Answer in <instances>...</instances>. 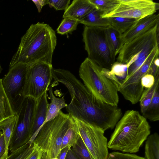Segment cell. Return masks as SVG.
<instances>
[{"instance_id":"13","label":"cell","mask_w":159,"mask_h":159,"mask_svg":"<svg viewBox=\"0 0 159 159\" xmlns=\"http://www.w3.org/2000/svg\"><path fill=\"white\" fill-rule=\"evenodd\" d=\"M119 4L112 11L102 18L121 17L139 21L154 14L158 4L152 0H118Z\"/></svg>"},{"instance_id":"30","label":"cell","mask_w":159,"mask_h":159,"mask_svg":"<svg viewBox=\"0 0 159 159\" xmlns=\"http://www.w3.org/2000/svg\"><path fill=\"white\" fill-rule=\"evenodd\" d=\"M79 23L78 20L69 17L64 18L57 29V33L62 35L71 33L76 30Z\"/></svg>"},{"instance_id":"16","label":"cell","mask_w":159,"mask_h":159,"mask_svg":"<svg viewBox=\"0 0 159 159\" xmlns=\"http://www.w3.org/2000/svg\"><path fill=\"white\" fill-rule=\"evenodd\" d=\"M95 8L89 0H74L65 10L63 17L79 20Z\"/></svg>"},{"instance_id":"24","label":"cell","mask_w":159,"mask_h":159,"mask_svg":"<svg viewBox=\"0 0 159 159\" xmlns=\"http://www.w3.org/2000/svg\"><path fill=\"white\" fill-rule=\"evenodd\" d=\"M159 87L155 91L152 98L145 113L142 115L152 121L159 120Z\"/></svg>"},{"instance_id":"9","label":"cell","mask_w":159,"mask_h":159,"mask_svg":"<svg viewBox=\"0 0 159 159\" xmlns=\"http://www.w3.org/2000/svg\"><path fill=\"white\" fill-rule=\"evenodd\" d=\"M28 67L22 64L15 65L2 79L4 91L16 115L25 97L24 92Z\"/></svg>"},{"instance_id":"35","label":"cell","mask_w":159,"mask_h":159,"mask_svg":"<svg viewBox=\"0 0 159 159\" xmlns=\"http://www.w3.org/2000/svg\"><path fill=\"white\" fill-rule=\"evenodd\" d=\"M36 5L39 12H40L42 7L48 4V0H36L32 1Z\"/></svg>"},{"instance_id":"7","label":"cell","mask_w":159,"mask_h":159,"mask_svg":"<svg viewBox=\"0 0 159 159\" xmlns=\"http://www.w3.org/2000/svg\"><path fill=\"white\" fill-rule=\"evenodd\" d=\"M104 30L85 26L83 41L88 57L101 68L110 70L115 61L111 58L105 39Z\"/></svg>"},{"instance_id":"25","label":"cell","mask_w":159,"mask_h":159,"mask_svg":"<svg viewBox=\"0 0 159 159\" xmlns=\"http://www.w3.org/2000/svg\"><path fill=\"white\" fill-rule=\"evenodd\" d=\"M104 34L111 58L115 61L116 54L119 45L118 34L116 31L109 28L105 29Z\"/></svg>"},{"instance_id":"38","label":"cell","mask_w":159,"mask_h":159,"mask_svg":"<svg viewBox=\"0 0 159 159\" xmlns=\"http://www.w3.org/2000/svg\"><path fill=\"white\" fill-rule=\"evenodd\" d=\"M2 69V68L0 63V74L1 73Z\"/></svg>"},{"instance_id":"3","label":"cell","mask_w":159,"mask_h":159,"mask_svg":"<svg viewBox=\"0 0 159 159\" xmlns=\"http://www.w3.org/2000/svg\"><path fill=\"white\" fill-rule=\"evenodd\" d=\"M150 133L145 118L137 111L127 110L116 123L108 148L124 153H137Z\"/></svg>"},{"instance_id":"34","label":"cell","mask_w":159,"mask_h":159,"mask_svg":"<svg viewBox=\"0 0 159 159\" xmlns=\"http://www.w3.org/2000/svg\"><path fill=\"white\" fill-rule=\"evenodd\" d=\"M3 133L0 135V159H5L8 156Z\"/></svg>"},{"instance_id":"26","label":"cell","mask_w":159,"mask_h":159,"mask_svg":"<svg viewBox=\"0 0 159 159\" xmlns=\"http://www.w3.org/2000/svg\"><path fill=\"white\" fill-rule=\"evenodd\" d=\"M16 120V115L5 120L0 123V129L2 132L6 148L8 151Z\"/></svg>"},{"instance_id":"39","label":"cell","mask_w":159,"mask_h":159,"mask_svg":"<svg viewBox=\"0 0 159 159\" xmlns=\"http://www.w3.org/2000/svg\"><path fill=\"white\" fill-rule=\"evenodd\" d=\"M2 133V132L0 129V135Z\"/></svg>"},{"instance_id":"5","label":"cell","mask_w":159,"mask_h":159,"mask_svg":"<svg viewBox=\"0 0 159 159\" xmlns=\"http://www.w3.org/2000/svg\"><path fill=\"white\" fill-rule=\"evenodd\" d=\"M102 69L87 57L80 66L79 75L95 98L105 103L117 106L119 97L117 88L111 80L102 73Z\"/></svg>"},{"instance_id":"10","label":"cell","mask_w":159,"mask_h":159,"mask_svg":"<svg viewBox=\"0 0 159 159\" xmlns=\"http://www.w3.org/2000/svg\"><path fill=\"white\" fill-rule=\"evenodd\" d=\"M158 46L155 47L149 53L145 61L134 73L123 81L117 87L126 100L134 104L139 102L144 88L141 81L143 77L149 74L155 59L158 57Z\"/></svg>"},{"instance_id":"19","label":"cell","mask_w":159,"mask_h":159,"mask_svg":"<svg viewBox=\"0 0 159 159\" xmlns=\"http://www.w3.org/2000/svg\"><path fill=\"white\" fill-rule=\"evenodd\" d=\"M145 159H159V135L157 132L150 134L145 141Z\"/></svg>"},{"instance_id":"2","label":"cell","mask_w":159,"mask_h":159,"mask_svg":"<svg viewBox=\"0 0 159 159\" xmlns=\"http://www.w3.org/2000/svg\"><path fill=\"white\" fill-rule=\"evenodd\" d=\"M57 40L55 31L49 25L39 22L31 25L21 39L10 68L18 64L29 65L38 62L52 65Z\"/></svg>"},{"instance_id":"31","label":"cell","mask_w":159,"mask_h":159,"mask_svg":"<svg viewBox=\"0 0 159 159\" xmlns=\"http://www.w3.org/2000/svg\"><path fill=\"white\" fill-rule=\"evenodd\" d=\"M107 159H145L134 154L114 152L109 153Z\"/></svg>"},{"instance_id":"23","label":"cell","mask_w":159,"mask_h":159,"mask_svg":"<svg viewBox=\"0 0 159 159\" xmlns=\"http://www.w3.org/2000/svg\"><path fill=\"white\" fill-rule=\"evenodd\" d=\"M4 91L0 79V123L5 120L16 116Z\"/></svg>"},{"instance_id":"40","label":"cell","mask_w":159,"mask_h":159,"mask_svg":"<svg viewBox=\"0 0 159 159\" xmlns=\"http://www.w3.org/2000/svg\"><path fill=\"white\" fill-rule=\"evenodd\" d=\"M51 159H58L57 157H54L52 158Z\"/></svg>"},{"instance_id":"27","label":"cell","mask_w":159,"mask_h":159,"mask_svg":"<svg viewBox=\"0 0 159 159\" xmlns=\"http://www.w3.org/2000/svg\"><path fill=\"white\" fill-rule=\"evenodd\" d=\"M36 147L33 142L27 143L22 147L11 152L5 159H28Z\"/></svg>"},{"instance_id":"32","label":"cell","mask_w":159,"mask_h":159,"mask_svg":"<svg viewBox=\"0 0 159 159\" xmlns=\"http://www.w3.org/2000/svg\"><path fill=\"white\" fill-rule=\"evenodd\" d=\"M48 4L51 7L57 10H65L69 6L70 0H48Z\"/></svg>"},{"instance_id":"21","label":"cell","mask_w":159,"mask_h":159,"mask_svg":"<svg viewBox=\"0 0 159 159\" xmlns=\"http://www.w3.org/2000/svg\"><path fill=\"white\" fill-rule=\"evenodd\" d=\"M155 79L153 85L150 88L144 89L139 99V102L142 115L146 111L151 103L155 91L159 87V74L157 75Z\"/></svg>"},{"instance_id":"4","label":"cell","mask_w":159,"mask_h":159,"mask_svg":"<svg viewBox=\"0 0 159 159\" xmlns=\"http://www.w3.org/2000/svg\"><path fill=\"white\" fill-rule=\"evenodd\" d=\"M73 118L69 113L61 110L56 117L42 126L33 141L40 151V159L57 157L63 138Z\"/></svg>"},{"instance_id":"12","label":"cell","mask_w":159,"mask_h":159,"mask_svg":"<svg viewBox=\"0 0 159 159\" xmlns=\"http://www.w3.org/2000/svg\"><path fill=\"white\" fill-rule=\"evenodd\" d=\"M74 118L79 135L93 159H107L109 153L107 139L104 135L105 131L94 125Z\"/></svg>"},{"instance_id":"8","label":"cell","mask_w":159,"mask_h":159,"mask_svg":"<svg viewBox=\"0 0 159 159\" xmlns=\"http://www.w3.org/2000/svg\"><path fill=\"white\" fill-rule=\"evenodd\" d=\"M36 99L25 97L16 114V120L9 146L11 152L27 143L30 139Z\"/></svg>"},{"instance_id":"37","label":"cell","mask_w":159,"mask_h":159,"mask_svg":"<svg viewBox=\"0 0 159 159\" xmlns=\"http://www.w3.org/2000/svg\"><path fill=\"white\" fill-rule=\"evenodd\" d=\"M65 159H78L76 156L72 151L71 148L68 150L65 158Z\"/></svg>"},{"instance_id":"18","label":"cell","mask_w":159,"mask_h":159,"mask_svg":"<svg viewBox=\"0 0 159 159\" xmlns=\"http://www.w3.org/2000/svg\"><path fill=\"white\" fill-rule=\"evenodd\" d=\"M53 85H51L48 88V90L49 91L50 102L48 103L46 120L43 125L48 121L54 119L61 109L66 108L68 105L64 96L61 98H59L54 96L53 92Z\"/></svg>"},{"instance_id":"17","label":"cell","mask_w":159,"mask_h":159,"mask_svg":"<svg viewBox=\"0 0 159 159\" xmlns=\"http://www.w3.org/2000/svg\"><path fill=\"white\" fill-rule=\"evenodd\" d=\"M102 13L95 8L84 16L79 19V23L83 24L85 26L105 29L110 28L108 19L102 18Z\"/></svg>"},{"instance_id":"1","label":"cell","mask_w":159,"mask_h":159,"mask_svg":"<svg viewBox=\"0 0 159 159\" xmlns=\"http://www.w3.org/2000/svg\"><path fill=\"white\" fill-rule=\"evenodd\" d=\"M53 84L60 83L67 89L71 98L66 109L73 117L92 124L105 131L113 129L122 116L117 106L98 99L70 71L52 69Z\"/></svg>"},{"instance_id":"6","label":"cell","mask_w":159,"mask_h":159,"mask_svg":"<svg viewBox=\"0 0 159 159\" xmlns=\"http://www.w3.org/2000/svg\"><path fill=\"white\" fill-rule=\"evenodd\" d=\"M158 25L124 44L116 54L118 62L126 64L128 67L144 55L149 54L158 46Z\"/></svg>"},{"instance_id":"20","label":"cell","mask_w":159,"mask_h":159,"mask_svg":"<svg viewBox=\"0 0 159 159\" xmlns=\"http://www.w3.org/2000/svg\"><path fill=\"white\" fill-rule=\"evenodd\" d=\"M108 18L110 28L116 31L120 36L127 31L135 22L134 19L121 17H109Z\"/></svg>"},{"instance_id":"14","label":"cell","mask_w":159,"mask_h":159,"mask_svg":"<svg viewBox=\"0 0 159 159\" xmlns=\"http://www.w3.org/2000/svg\"><path fill=\"white\" fill-rule=\"evenodd\" d=\"M159 15L154 14L135 22L127 31L118 36L119 45L116 54L122 46L148 31L159 23Z\"/></svg>"},{"instance_id":"22","label":"cell","mask_w":159,"mask_h":159,"mask_svg":"<svg viewBox=\"0 0 159 159\" xmlns=\"http://www.w3.org/2000/svg\"><path fill=\"white\" fill-rule=\"evenodd\" d=\"M73 117L71 124L63 138L61 151L66 147L71 148L80 136L77 124L74 118Z\"/></svg>"},{"instance_id":"15","label":"cell","mask_w":159,"mask_h":159,"mask_svg":"<svg viewBox=\"0 0 159 159\" xmlns=\"http://www.w3.org/2000/svg\"><path fill=\"white\" fill-rule=\"evenodd\" d=\"M47 91L36 99L34 119L30 132V139L28 143H32L45 122L48 102Z\"/></svg>"},{"instance_id":"36","label":"cell","mask_w":159,"mask_h":159,"mask_svg":"<svg viewBox=\"0 0 159 159\" xmlns=\"http://www.w3.org/2000/svg\"><path fill=\"white\" fill-rule=\"evenodd\" d=\"M70 148L69 147H66L62 149L57 158L58 159H65L66 154Z\"/></svg>"},{"instance_id":"28","label":"cell","mask_w":159,"mask_h":159,"mask_svg":"<svg viewBox=\"0 0 159 159\" xmlns=\"http://www.w3.org/2000/svg\"><path fill=\"white\" fill-rule=\"evenodd\" d=\"M102 13V16L114 9L119 4L118 0H89Z\"/></svg>"},{"instance_id":"29","label":"cell","mask_w":159,"mask_h":159,"mask_svg":"<svg viewBox=\"0 0 159 159\" xmlns=\"http://www.w3.org/2000/svg\"><path fill=\"white\" fill-rule=\"evenodd\" d=\"M71 149L80 159H94L80 135Z\"/></svg>"},{"instance_id":"33","label":"cell","mask_w":159,"mask_h":159,"mask_svg":"<svg viewBox=\"0 0 159 159\" xmlns=\"http://www.w3.org/2000/svg\"><path fill=\"white\" fill-rule=\"evenodd\" d=\"M155 80V77L152 75L150 74H147L142 78L141 84L144 88H150L154 84Z\"/></svg>"},{"instance_id":"11","label":"cell","mask_w":159,"mask_h":159,"mask_svg":"<svg viewBox=\"0 0 159 159\" xmlns=\"http://www.w3.org/2000/svg\"><path fill=\"white\" fill-rule=\"evenodd\" d=\"M52 65L38 62L28 65L24 96L37 99L48 90L53 79Z\"/></svg>"}]
</instances>
